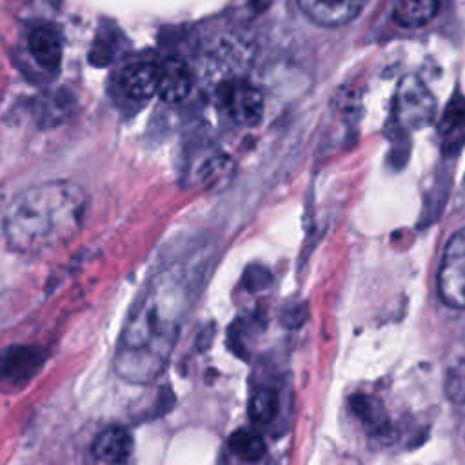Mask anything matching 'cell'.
Here are the masks:
<instances>
[{
  "instance_id": "14",
  "label": "cell",
  "mask_w": 465,
  "mask_h": 465,
  "mask_svg": "<svg viewBox=\"0 0 465 465\" xmlns=\"http://www.w3.org/2000/svg\"><path fill=\"white\" fill-rule=\"evenodd\" d=\"M351 407H352V412L361 420V423L367 425L372 432L387 430L389 418L381 401L376 396L358 392L351 398Z\"/></svg>"
},
{
  "instance_id": "15",
  "label": "cell",
  "mask_w": 465,
  "mask_h": 465,
  "mask_svg": "<svg viewBox=\"0 0 465 465\" xmlns=\"http://www.w3.org/2000/svg\"><path fill=\"white\" fill-rule=\"evenodd\" d=\"M280 411V398L269 387H258L251 392L247 401V414L258 425L271 423Z\"/></svg>"
},
{
  "instance_id": "12",
  "label": "cell",
  "mask_w": 465,
  "mask_h": 465,
  "mask_svg": "<svg viewBox=\"0 0 465 465\" xmlns=\"http://www.w3.org/2000/svg\"><path fill=\"white\" fill-rule=\"evenodd\" d=\"M438 9V0H398L392 18L403 27H421L436 16Z\"/></svg>"
},
{
  "instance_id": "2",
  "label": "cell",
  "mask_w": 465,
  "mask_h": 465,
  "mask_svg": "<svg viewBox=\"0 0 465 465\" xmlns=\"http://www.w3.org/2000/svg\"><path fill=\"white\" fill-rule=\"evenodd\" d=\"M87 194L73 180H49L27 187L9 205L4 234L11 249L38 254L69 242L87 216Z\"/></svg>"
},
{
  "instance_id": "10",
  "label": "cell",
  "mask_w": 465,
  "mask_h": 465,
  "mask_svg": "<svg viewBox=\"0 0 465 465\" xmlns=\"http://www.w3.org/2000/svg\"><path fill=\"white\" fill-rule=\"evenodd\" d=\"M133 452V438L124 427H107L96 434L91 454L100 463H124Z\"/></svg>"
},
{
  "instance_id": "17",
  "label": "cell",
  "mask_w": 465,
  "mask_h": 465,
  "mask_svg": "<svg viewBox=\"0 0 465 465\" xmlns=\"http://www.w3.org/2000/svg\"><path fill=\"white\" fill-rule=\"evenodd\" d=\"M443 391L452 403H465V360H458L447 369Z\"/></svg>"
},
{
  "instance_id": "9",
  "label": "cell",
  "mask_w": 465,
  "mask_h": 465,
  "mask_svg": "<svg viewBox=\"0 0 465 465\" xmlns=\"http://www.w3.org/2000/svg\"><path fill=\"white\" fill-rule=\"evenodd\" d=\"M120 87L131 100H149L158 89V64L136 62L120 73Z\"/></svg>"
},
{
  "instance_id": "11",
  "label": "cell",
  "mask_w": 465,
  "mask_h": 465,
  "mask_svg": "<svg viewBox=\"0 0 465 465\" xmlns=\"http://www.w3.org/2000/svg\"><path fill=\"white\" fill-rule=\"evenodd\" d=\"M29 51L33 58L47 71H56L62 62V44L54 29L38 25L29 35Z\"/></svg>"
},
{
  "instance_id": "4",
  "label": "cell",
  "mask_w": 465,
  "mask_h": 465,
  "mask_svg": "<svg viewBox=\"0 0 465 465\" xmlns=\"http://www.w3.org/2000/svg\"><path fill=\"white\" fill-rule=\"evenodd\" d=\"M216 102L234 124L252 127L263 116V94L247 80L231 78L218 85Z\"/></svg>"
},
{
  "instance_id": "8",
  "label": "cell",
  "mask_w": 465,
  "mask_h": 465,
  "mask_svg": "<svg viewBox=\"0 0 465 465\" xmlns=\"http://www.w3.org/2000/svg\"><path fill=\"white\" fill-rule=\"evenodd\" d=\"M441 151L449 156L460 153L465 143V96L454 94L440 120L438 125Z\"/></svg>"
},
{
  "instance_id": "5",
  "label": "cell",
  "mask_w": 465,
  "mask_h": 465,
  "mask_svg": "<svg viewBox=\"0 0 465 465\" xmlns=\"http://www.w3.org/2000/svg\"><path fill=\"white\" fill-rule=\"evenodd\" d=\"M438 291L449 307L465 309V227L456 231L443 249Z\"/></svg>"
},
{
  "instance_id": "13",
  "label": "cell",
  "mask_w": 465,
  "mask_h": 465,
  "mask_svg": "<svg viewBox=\"0 0 465 465\" xmlns=\"http://www.w3.org/2000/svg\"><path fill=\"white\" fill-rule=\"evenodd\" d=\"M71 116V98L62 93H53L35 102V118L40 127L62 125Z\"/></svg>"
},
{
  "instance_id": "7",
  "label": "cell",
  "mask_w": 465,
  "mask_h": 465,
  "mask_svg": "<svg viewBox=\"0 0 465 465\" xmlns=\"http://www.w3.org/2000/svg\"><path fill=\"white\" fill-rule=\"evenodd\" d=\"M194 76L191 67L180 58H167L158 64V89L156 94L167 104L185 100L193 89Z\"/></svg>"
},
{
  "instance_id": "1",
  "label": "cell",
  "mask_w": 465,
  "mask_h": 465,
  "mask_svg": "<svg viewBox=\"0 0 465 465\" xmlns=\"http://www.w3.org/2000/svg\"><path fill=\"white\" fill-rule=\"evenodd\" d=\"M194 294L183 265L158 271L134 302L114 351L116 374L131 383L158 378L173 352Z\"/></svg>"
},
{
  "instance_id": "18",
  "label": "cell",
  "mask_w": 465,
  "mask_h": 465,
  "mask_svg": "<svg viewBox=\"0 0 465 465\" xmlns=\"http://www.w3.org/2000/svg\"><path fill=\"white\" fill-rule=\"evenodd\" d=\"M305 320H307V307L303 303H291L282 312V323L291 329L303 325Z\"/></svg>"
},
{
  "instance_id": "6",
  "label": "cell",
  "mask_w": 465,
  "mask_h": 465,
  "mask_svg": "<svg viewBox=\"0 0 465 465\" xmlns=\"http://www.w3.org/2000/svg\"><path fill=\"white\" fill-rule=\"evenodd\" d=\"M365 4L367 0H298L305 16L325 27L349 24L360 15Z\"/></svg>"
},
{
  "instance_id": "16",
  "label": "cell",
  "mask_w": 465,
  "mask_h": 465,
  "mask_svg": "<svg viewBox=\"0 0 465 465\" xmlns=\"http://www.w3.org/2000/svg\"><path fill=\"white\" fill-rule=\"evenodd\" d=\"M231 452L238 456L243 461H256L265 454V441L263 438L249 429V427H240L236 429L227 441Z\"/></svg>"
},
{
  "instance_id": "3",
  "label": "cell",
  "mask_w": 465,
  "mask_h": 465,
  "mask_svg": "<svg viewBox=\"0 0 465 465\" xmlns=\"http://www.w3.org/2000/svg\"><path fill=\"white\" fill-rule=\"evenodd\" d=\"M436 100L429 87L414 74L400 80L394 96V118L403 129H421L432 122Z\"/></svg>"
}]
</instances>
